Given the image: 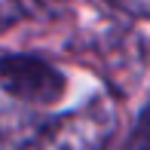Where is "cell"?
I'll list each match as a JSON object with an SVG mask.
<instances>
[{"label": "cell", "instance_id": "5", "mask_svg": "<svg viewBox=\"0 0 150 150\" xmlns=\"http://www.w3.org/2000/svg\"><path fill=\"white\" fill-rule=\"evenodd\" d=\"M110 3L117 6L120 12L132 16V18H144V22H150V0H110Z\"/></svg>", "mask_w": 150, "mask_h": 150}, {"label": "cell", "instance_id": "3", "mask_svg": "<svg viewBox=\"0 0 150 150\" xmlns=\"http://www.w3.org/2000/svg\"><path fill=\"white\" fill-rule=\"evenodd\" d=\"M122 150H150V101L144 104V110H141L138 122H135L132 135L126 138Z\"/></svg>", "mask_w": 150, "mask_h": 150}, {"label": "cell", "instance_id": "2", "mask_svg": "<svg viewBox=\"0 0 150 150\" xmlns=\"http://www.w3.org/2000/svg\"><path fill=\"white\" fill-rule=\"evenodd\" d=\"M0 92L18 104L52 107L64 98L67 77L55 64L37 55H6L0 58Z\"/></svg>", "mask_w": 150, "mask_h": 150}, {"label": "cell", "instance_id": "6", "mask_svg": "<svg viewBox=\"0 0 150 150\" xmlns=\"http://www.w3.org/2000/svg\"><path fill=\"white\" fill-rule=\"evenodd\" d=\"M61 3H67V0H22L25 12L28 9H52V6H61Z\"/></svg>", "mask_w": 150, "mask_h": 150}, {"label": "cell", "instance_id": "1", "mask_svg": "<svg viewBox=\"0 0 150 150\" xmlns=\"http://www.w3.org/2000/svg\"><path fill=\"white\" fill-rule=\"evenodd\" d=\"M117 132V107L95 95L64 113H0V150H107Z\"/></svg>", "mask_w": 150, "mask_h": 150}, {"label": "cell", "instance_id": "4", "mask_svg": "<svg viewBox=\"0 0 150 150\" xmlns=\"http://www.w3.org/2000/svg\"><path fill=\"white\" fill-rule=\"evenodd\" d=\"M28 16L22 6V0H0V31L12 28L16 22H22V18Z\"/></svg>", "mask_w": 150, "mask_h": 150}]
</instances>
